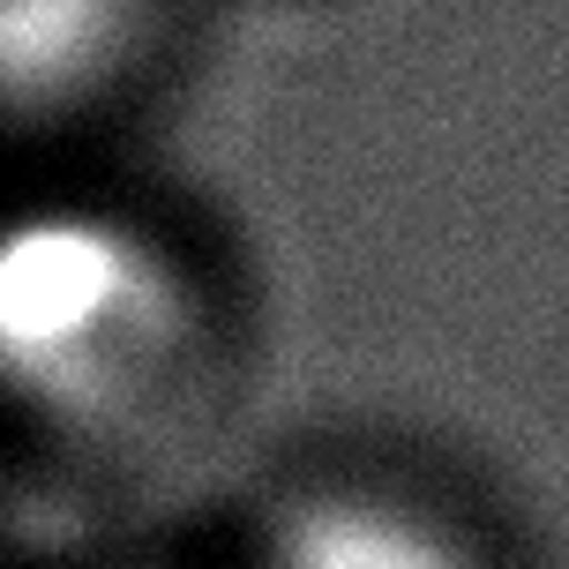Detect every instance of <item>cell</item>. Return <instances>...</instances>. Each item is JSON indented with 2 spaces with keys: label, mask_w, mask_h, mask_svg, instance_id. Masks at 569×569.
Returning a JSON list of instances; mask_svg holds the SVG:
<instances>
[{
  "label": "cell",
  "mask_w": 569,
  "mask_h": 569,
  "mask_svg": "<svg viewBox=\"0 0 569 569\" xmlns=\"http://www.w3.org/2000/svg\"><path fill=\"white\" fill-rule=\"evenodd\" d=\"M210 352V308L166 232L90 196L0 218V405L120 442L166 420Z\"/></svg>",
  "instance_id": "1"
},
{
  "label": "cell",
  "mask_w": 569,
  "mask_h": 569,
  "mask_svg": "<svg viewBox=\"0 0 569 569\" xmlns=\"http://www.w3.org/2000/svg\"><path fill=\"white\" fill-rule=\"evenodd\" d=\"M158 0H0V113L60 120L136 68Z\"/></svg>",
  "instance_id": "2"
},
{
  "label": "cell",
  "mask_w": 569,
  "mask_h": 569,
  "mask_svg": "<svg viewBox=\"0 0 569 569\" xmlns=\"http://www.w3.org/2000/svg\"><path fill=\"white\" fill-rule=\"evenodd\" d=\"M256 569H487V555L390 487H308L270 517Z\"/></svg>",
  "instance_id": "3"
}]
</instances>
